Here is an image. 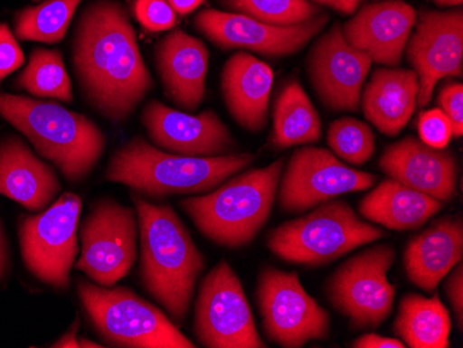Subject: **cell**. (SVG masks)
Wrapping results in <instances>:
<instances>
[{
    "mask_svg": "<svg viewBox=\"0 0 463 348\" xmlns=\"http://www.w3.org/2000/svg\"><path fill=\"white\" fill-rule=\"evenodd\" d=\"M72 66L83 98L122 124L153 89L128 13L117 0H95L78 18Z\"/></svg>",
    "mask_w": 463,
    "mask_h": 348,
    "instance_id": "6da1fadb",
    "label": "cell"
},
{
    "mask_svg": "<svg viewBox=\"0 0 463 348\" xmlns=\"http://www.w3.org/2000/svg\"><path fill=\"white\" fill-rule=\"evenodd\" d=\"M132 202L139 223L143 287L174 322L182 324L204 271V256L170 204H155L137 193Z\"/></svg>",
    "mask_w": 463,
    "mask_h": 348,
    "instance_id": "7a4b0ae2",
    "label": "cell"
},
{
    "mask_svg": "<svg viewBox=\"0 0 463 348\" xmlns=\"http://www.w3.org/2000/svg\"><path fill=\"white\" fill-rule=\"evenodd\" d=\"M254 155L229 153L215 157H191L164 152L140 136L114 152L104 176L137 194L163 199L174 194H204L250 167Z\"/></svg>",
    "mask_w": 463,
    "mask_h": 348,
    "instance_id": "3957f363",
    "label": "cell"
},
{
    "mask_svg": "<svg viewBox=\"0 0 463 348\" xmlns=\"http://www.w3.org/2000/svg\"><path fill=\"white\" fill-rule=\"evenodd\" d=\"M0 116L70 183L82 182L92 173L108 143L95 121L51 101L0 93Z\"/></svg>",
    "mask_w": 463,
    "mask_h": 348,
    "instance_id": "277c9868",
    "label": "cell"
},
{
    "mask_svg": "<svg viewBox=\"0 0 463 348\" xmlns=\"http://www.w3.org/2000/svg\"><path fill=\"white\" fill-rule=\"evenodd\" d=\"M285 160L231 176L214 191L187 197L181 209L197 230L218 246L239 249L251 243L269 220Z\"/></svg>",
    "mask_w": 463,
    "mask_h": 348,
    "instance_id": "5b68a950",
    "label": "cell"
},
{
    "mask_svg": "<svg viewBox=\"0 0 463 348\" xmlns=\"http://www.w3.org/2000/svg\"><path fill=\"white\" fill-rule=\"evenodd\" d=\"M384 230L366 222L343 200H329L309 214L268 233L267 246L291 264L321 267L383 238Z\"/></svg>",
    "mask_w": 463,
    "mask_h": 348,
    "instance_id": "8992f818",
    "label": "cell"
},
{
    "mask_svg": "<svg viewBox=\"0 0 463 348\" xmlns=\"http://www.w3.org/2000/svg\"><path fill=\"white\" fill-rule=\"evenodd\" d=\"M78 297L96 334L124 348H194L160 308L125 286L103 287L80 279Z\"/></svg>",
    "mask_w": 463,
    "mask_h": 348,
    "instance_id": "52a82bcc",
    "label": "cell"
},
{
    "mask_svg": "<svg viewBox=\"0 0 463 348\" xmlns=\"http://www.w3.org/2000/svg\"><path fill=\"white\" fill-rule=\"evenodd\" d=\"M82 199L62 193L48 209L24 218L18 228L21 256L28 271L54 289L66 290L78 256Z\"/></svg>",
    "mask_w": 463,
    "mask_h": 348,
    "instance_id": "ba28073f",
    "label": "cell"
},
{
    "mask_svg": "<svg viewBox=\"0 0 463 348\" xmlns=\"http://www.w3.org/2000/svg\"><path fill=\"white\" fill-rule=\"evenodd\" d=\"M394 261V248L377 244L348 259L330 277L327 298L355 329H376L392 314L395 286L387 275Z\"/></svg>",
    "mask_w": 463,
    "mask_h": 348,
    "instance_id": "9c48e42d",
    "label": "cell"
},
{
    "mask_svg": "<svg viewBox=\"0 0 463 348\" xmlns=\"http://www.w3.org/2000/svg\"><path fill=\"white\" fill-rule=\"evenodd\" d=\"M80 254L75 268L103 287L127 277L137 257V212L116 200H99L80 223Z\"/></svg>",
    "mask_w": 463,
    "mask_h": 348,
    "instance_id": "30bf717a",
    "label": "cell"
},
{
    "mask_svg": "<svg viewBox=\"0 0 463 348\" xmlns=\"http://www.w3.org/2000/svg\"><path fill=\"white\" fill-rule=\"evenodd\" d=\"M257 303L270 342L300 348L329 336V314L307 293L298 272L265 267L257 282Z\"/></svg>",
    "mask_w": 463,
    "mask_h": 348,
    "instance_id": "8fae6325",
    "label": "cell"
},
{
    "mask_svg": "<svg viewBox=\"0 0 463 348\" xmlns=\"http://www.w3.org/2000/svg\"><path fill=\"white\" fill-rule=\"evenodd\" d=\"M194 334L207 348H265L238 274L220 261L203 279L194 306Z\"/></svg>",
    "mask_w": 463,
    "mask_h": 348,
    "instance_id": "7c38bea8",
    "label": "cell"
},
{
    "mask_svg": "<svg viewBox=\"0 0 463 348\" xmlns=\"http://www.w3.org/2000/svg\"><path fill=\"white\" fill-rule=\"evenodd\" d=\"M376 175L348 167L329 150L304 146L291 155L280 176L278 202L283 212H306L342 194L368 191Z\"/></svg>",
    "mask_w": 463,
    "mask_h": 348,
    "instance_id": "4fadbf2b",
    "label": "cell"
},
{
    "mask_svg": "<svg viewBox=\"0 0 463 348\" xmlns=\"http://www.w3.org/2000/svg\"><path fill=\"white\" fill-rule=\"evenodd\" d=\"M329 17L315 15L300 24L280 27L259 22L241 13L202 10L194 17L197 30L218 48L246 49L268 57H285L298 53L324 30Z\"/></svg>",
    "mask_w": 463,
    "mask_h": 348,
    "instance_id": "5bb4252c",
    "label": "cell"
},
{
    "mask_svg": "<svg viewBox=\"0 0 463 348\" xmlns=\"http://www.w3.org/2000/svg\"><path fill=\"white\" fill-rule=\"evenodd\" d=\"M405 53L418 75V106L425 108L439 80L447 77H462V10L423 12L416 20Z\"/></svg>",
    "mask_w": 463,
    "mask_h": 348,
    "instance_id": "9a60e30c",
    "label": "cell"
},
{
    "mask_svg": "<svg viewBox=\"0 0 463 348\" xmlns=\"http://www.w3.org/2000/svg\"><path fill=\"white\" fill-rule=\"evenodd\" d=\"M371 66V57L345 41L339 24L317 41L308 56L309 80L315 93L335 113L358 111Z\"/></svg>",
    "mask_w": 463,
    "mask_h": 348,
    "instance_id": "2e32d148",
    "label": "cell"
},
{
    "mask_svg": "<svg viewBox=\"0 0 463 348\" xmlns=\"http://www.w3.org/2000/svg\"><path fill=\"white\" fill-rule=\"evenodd\" d=\"M143 127L153 145L164 152L191 157H215L236 149V140L215 111L182 113L152 100L142 113Z\"/></svg>",
    "mask_w": 463,
    "mask_h": 348,
    "instance_id": "e0dca14e",
    "label": "cell"
},
{
    "mask_svg": "<svg viewBox=\"0 0 463 348\" xmlns=\"http://www.w3.org/2000/svg\"><path fill=\"white\" fill-rule=\"evenodd\" d=\"M418 14L402 0H384L366 5L343 25V35L353 48L364 52L372 61L386 67L402 63L408 39Z\"/></svg>",
    "mask_w": 463,
    "mask_h": 348,
    "instance_id": "ac0fdd59",
    "label": "cell"
},
{
    "mask_svg": "<svg viewBox=\"0 0 463 348\" xmlns=\"http://www.w3.org/2000/svg\"><path fill=\"white\" fill-rule=\"evenodd\" d=\"M379 167L389 178L444 204L457 196V158L447 147L434 149L416 137H404L384 150Z\"/></svg>",
    "mask_w": 463,
    "mask_h": 348,
    "instance_id": "d6986e66",
    "label": "cell"
},
{
    "mask_svg": "<svg viewBox=\"0 0 463 348\" xmlns=\"http://www.w3.org/2000/svg\"><path fill=\"white\" fill-rule=\"evenodd\" d=\"M155 57L165 95L184 110H197L205 95L210 60L207 46L200 39L176 30L161 39Z\"/></svg>",
    "mask_w": 463,
    "mask_h": 348,
    "instance_id": "ffe728a7",
    "label": "cell"
},
{
    "mask_svg": "<svg viewBox=\"0 0 463 348\" xmlns=\"http://www.w3.org/2000/svg\"><path fill=\"white\" fill-rule=\"evenodd\" d=\"M61 191L53 168L36 157L18 136L0 142V194L31 212L51 206Z\"/></svg>",
    "mask_w": 463,
    "mask_h": 348,
    "instance_id": "44dd1931",
    "label": "cell"
},
{
    "mask_svg": "<svg viewBox=\"0 0 463 348\" xmlns=\"http://www.w3.org/2000/svg\"><path fill=\"white\" fill-rule=\"evenodd\" d=\"M272 85V69L257 57L239 52L226 61L221 90L232 118L241 128L250 132L265 128Z\"/></svg>",
    "mask_w": 463,
    "mask_h": 348,
    "instance_id": "7402d4cb",
    "label": "cell"
},
{
    "mask_svg": "<svg viewBox=\"0 0 463 348\" xmlns=\"http://www.w3.org/2000/svg\"><path fill=\"white\" fill-rule=\"evenodd\" d=\"M463 257V223L444 217L411 239L404 253L408 279L425 292H434Z\"/></svg>",
    "mask_w": 463,
    "mask_h": 348,
    "instance_id": "603a6c76",
    "label": "cell"
},
{
    "mask_svg": "<svg viewBox=\"0 0 463 348\" xmlns=\"http://www.w3.org/2000/svg\"><path fill=\"white\" fill-rule=\"evenodd\" d=\"M419 80L413 70L377 69L361 93L364 116L382 134L397 136L418 105Z\"/></svg>",
    "mask_w": 463,
    "mask_h": 348,
    "instance_id": "cb8c5ba5",
    "label": "cell"
},
{
    "mask_svg": "<svg viewBox=\"0 0 463 348\" xmlns=\"http://www.w3.org/2000/svg\"><path fill=\"white\" fill-rule=\"evenodd\" d=\"M444 202L395 179L381 182L360 202L365 220L394 230H415L443 209Z\"/></svg>",
    "mask_w": 463,
    "mask_h": 348,
    "instance_id": "d4e9b609",
    "label": "cell"
},
{
    "mask_svg": "<svg viewBox=\"0 0 463 348\" xmlns=\"http://www.w3.org/2000/svg\"><path fill=\"white\" fill-rule=\"evenodd\" d=\"M321 117L300 82H286L273 105V146L288 149L312 145L321 139Z\"/></svg>",
    "mask_w": 463,
    "mask_h": 348,
    "instance_id": "484cf974",
    "label": "cell"
},
{
    "mask_svg": "<svg viewBox=\"0 0 463 348\" xmlns=\"http://www.w3.org/2000/svg\"><path fill=\"white\" fill-rule=\"evenodd\" d=\"M451 326L449 310L439 296L407 295L398 308L394 334L411 348H449Z\"/></svg>",
    "mask_w": 463,
    "mask_h": 348,
    "instance_id": "4316f807",
    "label": "cell"
},
{
    "mask_svg": "<svg viewBox=\"0 0 463 348\" xmlns=\"http://www.w3.org/2000/svg\"><path fill=\"white\" fill-rule=\"evenodd\" d=\"M83 0H46L35 7L21 10L15 17V35L23 41L59 43L71 24Z\"/></svg>",
    "mask_w": 463,
    "mask_h": 348,
    "instance_id": "83f0119b",
    "label": "cell"
},
{
    "mask_svg": "<svg viewBox=\"0 0 463 348\" xmlns=\"http://www.w3.org/2000/svg\"><path fill=\"white\" fill-rule=\"evenodd\" d=\"M17 87L38 98L57 99L71 103V80L57 49L38 48L33 51L30 63L17 78Z\"/></svg>",
    "mask_w": 463,
    "mask_h": 348,
    "instance_id": "f1b7e54d",
    "label": "cell"
},
{
    "mask_svg": "<svg viewBox=\"0 0 463 348\" xmlns=\"http://www.w3.org/2000/svg\"><path fill=\"white\" fill-rule=\"evenodd\" d=\"M220 4L259 22L280 27L300 24L321 13L309 0H220Z\"/></svg>",
    "mask_w": 463,
    "mask_h": 348,
    "instance_id": "f546056e",
    "label": "cell"
},
{
    "mask_svg": "<svg viewBox=\"0 0 463 348\" xmlns=\"http://www.w3.org/2000/svg\"><path fill=\"white\" fill-rule=\"evenodd\" d=\"M327 143L333 155L353 165H363L374 155L376 139L366 122L343 117L330 124Z\"/></svg>",
    "mask_w": 463,
    "mask_h": 348,
    "instance_id": "4dcf8cb0",
    "label": "cell"
},
{
    "mask_svg": "<svg viewBox=\"0 0 463 348\" xmlns=\"http://www.w3.org/2000/svg\"><path fill=\"white\" fill-rule=\"evenodd\" d=\"M135 17L150 33L171 30L176 24V13L166 0H135Z\"/></svg>",
    "mask_w": 463,
    "mask_h": 348,
    "instance_id": "1f68e13d",
    "label": "cell"
},
{
    "mask_svg": "<svg viewBox=\"0 0 463 348\" xmlns=\"http://www.w3.org/2000/svg\"><path fill=\"white\" fill-rule=\"evenodd\" d=\"M419 137L428 146L446 149L452 137L451 124L439 108L423 111L418 119Z\"/></svg>",
    "mask_w": 463,
    "mask_h": 348,
    "instance_id": "d6a6232c",
    "label": "cell"
},
{
    "mask_svg": "<svg viewBox=\"0 0 463 348\" xmlns=\"http://www.w3.org/2000/svg\"><path fill=\"white\" fill-rule=\"evenodd\" d=\"M439 110L446 114L451 124L452 136L460 137L463 135V87L460 82H449L439 90Z\"/></svg>",
    "mask_w": 463,
    "mask_h": 348,
    "instance_id": "836d02e7",
    "label": "cell"
},
{
    "mask_svg": "<svg viewBox=\"0 0 463 348\" xmlns=\"http://www.w3.org/2000/svg\"><path fill=\"white\" fill-rule=\"evenodd\" d=\"M25 57L14 35L5 23L0 24V82L24 64Z\"/></svg>",
    "mask_w": 463,
    "mask_h": 348,
    "instance_id": "e575fe53",
    "label": "cell"
},
{
    "mask_svg": "<svg viewBox=\"0 0 463 348\" xmlns=\"http://www.w3.org/2000/svg\"><path fill=\"white\" fill-rule=\"evenodd\" d=\"M446 289L447 297L451 304L452 313L457 318L458 329H463V265L462 261L455 265L454 268L447 275Z\"/></svg>",
    "mask_w": 463,
    "mask_h": 348,
    "instance_id": "d590c367",
    "label": "cell"
},
{
    "mask_svg": "<svg viewBox=\"0 0 463 348\" xmlns=\"http://www.w3.org/2000/svg\"><path fill=\"white\" fill-rule=\"evenodd\" d=\"M355 348H405L407 345L400 339H392V337L382 336V334H366L358 337L353 343Z\"/></svg>",
    "mask_w": 463,
    "mask_h": 348,
    "instance_id": "8d00e7d4",
    "label": "cell"
},
{
    "mask_svg": "<svg viewBox=\"0 0 463 348\" xmlns=\"http://www.w3.org/2000/svg\"><path fill=\"white\" fill-rule=\"evenodd\" d=\"M309 2L329 7V9L340 12L342 14H354L360 7L363 0H309Z\"/></svg>",
    "mask_w": 463,
    "mask_h": 348,
    "instance_id": "74e56055",
    "label": "cell"
},
{
    "mask_svg": "<svg viewBox=\"0 0 463 348\" xmlns=\"http://www.w3.org/2000/svg\"><path fill=\"white\" fill-rule=\"evenodd\" d=\"M78 329H80V319H75L72 322L71 327H70L69 331L66 334H62L61 339L57 340L52 347L56 348H80L78 347Z\"/></svg>",
    "mask_w": 463,
    "mask_h": 348,
    "instance_id": "f35d334b",
    "label": "cell"
},
{
    "mask_svg": "<svg viewBox=\"0 0 463 348\" xmlns=\"http://www.w3.org/2000/svg\"><path fill=\"white\" fill-rule=\"evenodd\" d=\"M166 2L171 5L175 13L184 15L194 12L197 7L204 4L205 0H166Z\"/></svg>",
    "mask_w": 463,
    "mask_h": 348,
    "instance_id": "ab89813d",
    "label": "cell"
},
{
    "mask_svg": "<svg viewBox=\"0 0 463 348\" xmlns=\"http://www.w3.org/2000/svg\"><path fill=\"white\" fill-rule=\"evenodd\" d=\"M7 262H9V254H7L6 236H5L4 227L0 222V280L4 279L5 272L7 269Z\"/></svg>",
    "mask_w": 463,
    "mask_h": 348,
    "instance_id": "60d3db41",
    "label": "cell"
},
{
    "mask_svg": "<svg viewBox=\"0 0 463 348\" xmlns=\"http://www.w3.org/2000/svg\"><path fill=\"white\" fill-rule=\"evenodd\" d=\"M433 2L439 7H455L463 4V0H433Z\"/></svg>",
    "mask_w": 463,
    "mask_h": 348,
    "instance_id": "b9f144b4",
    "label": "cell"
},
{
    "mask_svg": "<svg viewBox=\"0 0 463 348\" xmlns=\"http://www.w3.org/2000/svg\"><path fill=\"white\" fill-rule=\"evenodd\" d=\"M78 347L80 348H100L103 347V345L99 344V343L92 342V340L88 339H80V342H78Z\"/></svg>",
    "mask_w": 463,
    "mask_h": 348,
    "instance_id": "7bdbcfd3",
    "label": "cell"
},
{
    "mask_svg": "<svg viewBox=\"0 0 463 348\" xmlns=\"http://www.w3.org/2000/svg\"><path fill=\"white\" fill-rule=\"evenodd\" d=\"M33 2H41V0H33Z\"/></svg>",
    "mask_w": 463,
    "mask_h": 348,
    "instance_id": "ee69618b",
    "label": "cell"
}]
</instances>
